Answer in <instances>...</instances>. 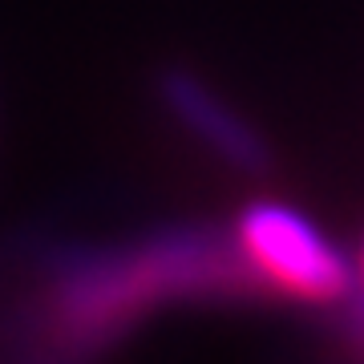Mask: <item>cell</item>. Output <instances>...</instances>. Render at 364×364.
<instances>
[{"label":"cell","mask_w":364,"mask_h":364,"mask_svg":"<svg viewBox=\"0 0 364 364\" xmlns=\"http://www.w3.org/2000/svg\"><path fill=\"white\" fill-rule=\"evenodd\" d=\"M158 97H162V105L170 109V117L178 122L182 130L195 134L198 142L207 146L219 162H227L231 170L259 174L267 166L272 150L263 142V134L243 114H235L231 102L210 90L198 73H191V69H166L158 77Z\"/></svg>","instance_id":"obj_3"},{"label":"cell","mask_w":364,"mask_h":364,"mask_svg":"<svg viewBox=\"0 0 364 364\" xmlns=\"http://www.w3.org/2000/svg\"><path fill=\"white\" fill-rule=\"evenodd\" d=\"M235 239L215 231H166L61 272L41 299V340L65 356H90L126 336L162 304L255 291Z\"/></svg>","instance_id":"obj_1"},{"label":"cell","mask_w":364,"mask_h":364,"mask_svg":"<svg viewBox=\"0 0 364 364\" xmlns=\"http://www.w3.org/2000/svg\"><path fill=\"white\" fill-rule=\"evenodd\" d=\"M356 316H364V239H360V255H356Z\"/></svg>","instance_id":"obj_4"},{"label":"cell","mask_w":364,"mask_h":364,"mask_svg":"<svg viewBox=\"0 0 364 364\" xmlns=\"http://www.w3.org/2000/svg\"><path fill=\"white\" fill-rule=\"evenodd\" d=\"M235 247L259 287L304 304H336L356 296V263L287 203L259 198L235 219Z\"/></svg>","instance_id":"obj_2"},{"label":"cell","mask_w":364,"mask_h":364,"mask_svg":"<svg viewBox=\"0 0 364 364\" xmlns=\"http://www.w3.org/2000/svg\"><path fill=\"white\" fill-rule=\"evenodd\" d=\"M352 336L360 340V348H364V316H356V312H352Z\"/></svg>","instance_id":"obj_5"}]
</instances>
